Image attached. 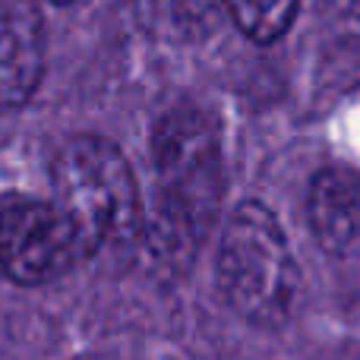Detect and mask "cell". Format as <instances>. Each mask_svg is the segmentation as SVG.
Instances as JSON below:
<instances>
[{
    "instance_id": "obj_1",
    "label": "cell",
    "mask_w": 360,
    "mask_h": 360,
    "mask_svg": "<svg viewBox=\"0 0 360 360\" xmlns=\"http://www.w3.org/2000/svg\"><path fill=\"white\" fill-rule=\"evenodd\" d=\"M158 174V212L146 224L149 250L162 262H190L221 202V143L218 130L196 108L165 114L152 136Z\"/></svg>"
},
{
    "instance_id": "obj_6",
    "label": "cell",
    "mask_w": 360,
    "mask_h": 360,
    "mask_svg": "<svg viewBox=\"0 0 360 360\" xmlns=\"http://www.w3.org/2000/svg\"><path fill=\"white\" fill-rule=\"evenodd\" d=\"M307 205L313 231L329 253H348L360 243V177L354 171H319Z\"/></svg>"
},
{
    "instance_id": "obj_5",
    "label": "cell",
    "mask_w": 360,
    "mask_h": 360,
    "mask_svg": "<svg viewBox=\"0 0 360 360\" xmlns=\"http://www.w3.org/2000/svg\"><path fill=\"white\" fill-rule=\"evenodd\" d=\"M44 73V25L32 0H0V111L35 95Z\"/></svg>"
},
{
    "instance_id": "obj_7",
    "label": "cell",
    "mask_w": 360,
    "mask_h": 360,
    "mask_svg": "<svg viewBox=\"0 0 360 360\" xmlns=\"http://www.w3.org/2000/svg\"><path fill=\"white\" fill-rule=\"evenodd\" d=\"M237 29L256 44H272L291 29L300 0H224Z\"/></svg>"
},
{
    "instance_id": "obj_2",
    "label": "cell",
    "mask_w": 360,
    "mask_h": 360,
    "mask_svg": "<svg viewBox=\"0 0 360 360\" xmlns=\"http://www.w3.org/2000/svg\"><path fill=\"white\" fill-rule=\"evenodd\" d=\"M57 205L89 256L130 250L143 240V199L130 162L101 136H73L54 158Z\"/></svg>"
},
{
    "instance_id": "obj_4",
    "label": "cell",
    "mask_w": 360,
    "mask_h": 360,
    "mask_svg": "<svg viewBox=\"0 0 360 360\" xmlns=\"http://www.w3.org/2000/svg\"><path fill=\"white\" fill-rule=\"evenodd\" d=\"M79 259L86 250L57 202L13 199L0 209V269L16 285H48Z\"/></svg>"
},
{
    "instance_id": "obj_8",
    "label": "cell",
    "mask_w": 360,
    "mask_h": 360,
    "mask_svg": "<svg viewBox=\"0 0 360 360\" xmlns=\"http://www.w3.org/2000/svg\"><path fill=\"white\" fill-rule=\"evenodd\" d=\"M51 4H60L63 6V4H73V0H51Z\"/></svg>"
},
{
    "instance_id": "obj_3",
    "label": "cell",
    "mask_w": 360,
    "mask_h": 360,
    "mask_svg": "<svg viewBox=\"0 0 360 360\" xmlns=\"http://www.w3.org/2000/svg\"><path fill=\"white\" fill-rule=\"evenodd\" d=\"M218 285L234 313L253 326L288 323L300 291L297 259L262 202H240L218 250Z\"/></svg>"
}]
</instances>
